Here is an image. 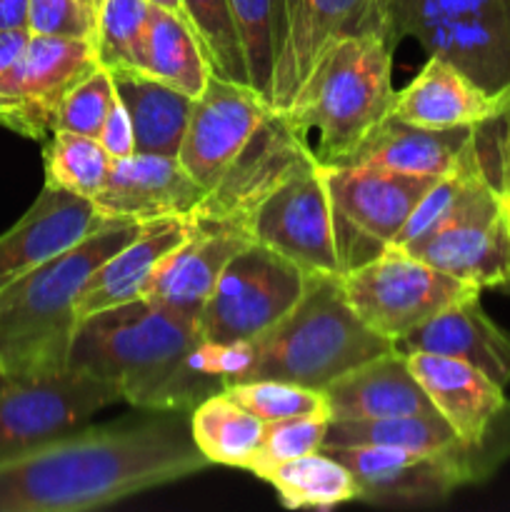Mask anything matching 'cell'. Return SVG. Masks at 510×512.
I'll list each match as a JSON object with an SVG mask.
<instances>
[{
  "mask_svg": "<svg viewBox=\"0 0 510 512\" xmlns=\"http://www.w3.org/2000/svg\"><path fill=\"white\" fill-rule=\"evenodd\" d=\"M208 465L180 413L80 428L0 460V512L100 510L193 478Z\"/></svg>",
  "mask_w": 510,
  "mask_h": 512,
  "instance_id": "6da1fadb",
  "label": "cell"
},
{
  "mask_svg": "<svg viewBox=\"0 0 510 512\" xmlns=\"http://www.w3.org/2000/svg\"><path fill=\"white\" fill-rule=\"evenodd\" d=\"M68 368L110 380L125 403L153 413H190L223 390L215 345L200 338L198 318L150 298L80 320Z\"/></svg>",
  "mask_w": 510,
  "mask_h": 512,
  "instance_id": "7a4b0ae2",
  "label": "cell"
},
{
  "mask_svg": "<svg viewBox=\"0 0 510 512\" xmlns=\"http://www.w3.org/2000/svg\"><path fill=\"white\" fill-rule=\"evenodd\" d=\"M140 230L143 223L105 225L0 288V368L13 383L68 368L90 278Z\"/></svg>",
  "mask_w": 510,
  "mask_h": 512,
  "instance_id": "3957f363",
  "label": "cell"
},
{
  "mask_svg": "<svg viewBox=\"0 0 510 512\" xmlns=\"http://www.w3.org/2000/svg\"><path fill=\"white\" fill-rule=\"evenodd\" d=\"M395 48L383 33L340 38L318 58L300 85L283 120L305 145L315 163L340 165L365 135L390 115Z\"/></svg>",
  "mask_w": 510,
  "mask_h": 512,
  "instance_id": "277c9868",
  "label": "cell"
},
{
  "mask_svg": "<svg viewBox=\"0 0 510 512\" xmlns=\"http://www.w3.org/2000/svg\"><path fill=\"white\" fill-rule=\"evenodd\" d=\"M390 348L393 343L365 328L350 308L340 275L310 273L303 295L285 318L260 338L240 340L238 368L228 385L288 380L323 390L338 375Z\"/></svg>",
  "mask_w": 510,
  "mask_h": 512,
  "instance_id": "5b68a950",
  "label": "cell"
},
{
  "mask_svg": "<svg viewBox=\"0 0 510 512\" xmlns=\"http://www.w3.org/2000/svg\"><path fill=\"white\" fill-rule=\"evenodd\" d=\"M393 48L415 40L488 90L510 85V0H378Z\"/></svg>",
  "mask_w": 510,
  "mask_h": 512,
  "instance_id": "8992f818",
  "label": "cell"
},
{
  "mask_svg": "<svg viewBox=\"0 0 510 512\" xmlns=\"http://www.w3.org/2000/svg\"><path fill=\"white\" fill-rule=\"evenodd\" d=\"M320 170L333 208L340 275L395 248L415 205L438 180L363 165H320Z\"/></svg>",
  "mask_w": 510,
  "mask_h": 512,
  "instance_id": "52a82bcc",
  "label": "cell"
},
{
  "mask_svg": "<svg viewBox=\"0 0 510 512\" xmlns=\"http://www.w3.org/2000/svg\"><path fill=\"white\" fill-rule=\"evenodd\" d=\"M338 458L358 483V500L383 508H433L455 490L480 485L495 475L478 448L408 450L385 445L320 448Z\"/></svg>",
  "mask_w": 510,
  "mask_h": 512,
  "instance_id": "ba28073f",
  "label": "cell"
},
{
  "mask_svg": "<svg viewBox=\"0 0 510 512\" xmlns=\"http://www.w3.org/2000/svg\"><path fill=\"white\" fill-rule=\"evenodd\" d=\"M340 285L365 328L390 343L405 338L448 305L483 293L398 245L340 275Z\"/></svg>",
  "mask_w": 510,
  "mask_h": 512,
  "instance_id": "9c48e42d",
  "label": "cell"
},
{
  "mask_svg": "<svg viewBox=\"0 0 510 512\" xmlns=\"http://www.w3.org/2000/svg\"><path fill=\"white\" fill-rule=\"evenodd\" d=\"M308 275L273 248L250 243L225 265L198 318L205 343L255 340L295 308Z\"/></svg>",
  "mask_w": 510,
  "mask_h": 512,
  "instance_id": "30bf717a",
  "label": "cell"
},
{
  "mask_svg": "<svg viewBox=\"0 0 510 512\" xmlns=\"http://www.w3.org/2000/svg\"><path fill=\"white\" fill-rule=\"evenodd\" d=\"M245 228L255 243L285 255L305 273L340 275L333 208L323 170L310 153L258 200Z\"/></svg>",
  "mask_w": 510,
  "mask_h": 512,
  "instance_id": "8fae6325",
  "label": "cell"
},
{
  "mask_svg": "<svg viewBox=\"0 0 510 512\" xmlns=\"http://www.w3.org/2000/svg\"><path fill=\"white\" fill-rule=\"evenodd\" d=\"M118 403H125L118 385L78 368L10 383L0 393V460L75 433Z\"/></svg>",
  "mask_w": 510,
  "mask_h": 512,
  "instance_id": "7c38bea8",
  "label": "cell"
},
{
  "mask_svg": "<svg viewBox=\"0 0 510 512\" xmlns=\"http://www.w3.org/2000/svg\"><path fill=\"white\" fill-rule=\"evenodd\" d=\"M403 250L480 290L505 288L510 280V203L485 180L453 218Z\"/></svg>",
  "mask_w": 510,
  "mask_h": 512,
  "instance_id": "4fadbf2b",
  "label": "cell"
},
{
  "mask_svg": "<svg viewBox=\"0 0 510 512\" xmlns=\"http://www.w3.org/2000/svg\"><path fill=\"white\" fill-rule=\"evenodd\" d=\"M270 113L273 108L250 85L213 73L193 100L178 160L208 193L248 148Z\"/></svg>",
  "mask_w": 510,
  "mask_h": 512,
  "instance_id": "5bb4252c",
  "label": "cell"
},
{
  "mask_svg": "<svg viewBox=\"0 0 510 512\" xmlns=\"http://www.w3.org/2000/svg\"><path fill=\"white\" fill-rule=\"evenodd\" d=\"M380 33L378 0H285L275 58L273 110L283 113L320 55L348 35Z\"/></svg>",
  "mask_w": 510,
  "mask_h": 512,
  "instance_id": "9a60e30c",
  "label": "cell"
},
{
  "mask_svg": "<svg viewBox=\"0 0 510 512\" xmlns=\"http://www.w3.org/2000/svg\"><path fill=\"white\" fill-rule=\"evenodd\" d=\"M203 198L205 188L190 178L178 158L133 153L113 160L93 205L115 223H153L165 218L188 220Z\"/></svg>",
  "mask_w": 510,
  "mask_h": 512,
  "instance_id": "2e32d148",
  "label": "cell"
},
{
  "mask_svg": "<svg viewBox=\"0 0 510 512\" xmlns=\"http://www.w3.org/2000/svg\"><path fill=\"white\" fill-rule=\"evenodd\" d=\"M113 223L98 213L93 200L43 185L23 218L0 235V288Z\"/></svg>",
  "mask_w": 510,
  "mask_h": 512,
  "instance_id": "e0dca14e",
  "label": "cell"
},
{
  "mask_svg": "<svg viewBox=\"0 0 510 512\" xmlns=\"http://www.w3.org/2000/svg\"><path fill=\"white\" fill-rule=\"evenodd\" d=\"M308 145L285 125L283 115L270 113L248 148L228 168V173L205 193L188 220H220L245 228L258 200L303 158ZM248 230V228H245Z\"/></svg>",
  "mask_w": 510,
  "mask_h": 512,
  "instance_id": "ac0fdd59",
  "label": "cell"
},
{
  "mask_svg": "<svg viewBox=\"0 0 510 512\" xmlns=\"http://www.w3.org/2000/svg\"><path fill=\"white\" fill-rule=\"evenodd\" d=\"M188 223V238L165 258L145 298L190 318H200L225 265L245 245L253 243V238L248 230L235 223H220V220H188Z\"/></svg>",
  "mask_w": 510,
  "mask_h": 512,
  "instance_id": "d6986e66",
  "label": "cell"
},
{
  "mask_svg": "<svg viewBox=\"0 0 510 512\" xmlns=\"http://www.w3.org/2000/svg\"><path fill=\"white\" fill-rule=\"evenodd\" d=\"M510 105V85L488 90L458 65L428 55L420 73L395 93L390 115L423 128H475Z\"/></svg>",
  "mask_w": 510,
  "mask_h": 512,
  "instance_id": "ffe728a7",
  "label": "cell"
},
{
  "mask_svg": "<svg viewBox=\"0 0 510 512\" xmlns=\"http://www.w3.org/2000/svg\"><path fill=\"white\" fill-rule=\"evenodd\" d=\"M393 348L403 355L433 353L465 360L500 388L510 385V333L485 313L480 293L440 310L405 338L395 340Z\"/></svg>",
  "mask_w": 510,
  "mask_h": 512,
  "instance_id": "44dd1931",
  "label": "cell"
},
{
  "mask_svg": "<svg viewBox=\"0 0 510 512\" xmlns=\"http://www.w3.org/2000/svg\"><path fill=\"white\" fill-rule=\"evenodd\" d=\"M330 420H380L435 413L423 385L408 365V355L390 348L323 388Z\"/></svg>",
  "mask_w": 510,
  "mask_h": 512,
  "instance_id": "7402d4cb",
  "label": "cell"
},
{
  "mask_svg": "<svg viewBox=\"0 0 510 512\" xmlns=\"http://www.w3.org/2000/svg\"><path fill=\"white\" fill-rule=\"evenodd\" d=\"M475 128H423L388 115L340 165L390 170L415 178H440L463 160Z\"/></svg>",
  "mask_w": 510,
  "mask_h": 512,
  "instance_id": "603a6c76",
  "label": "cell"
},
{
  "mask_svg": "<svg viewBox=\"0 0 510 512\" xmlns=\"http://www.w3.org/2000/svg\"><path fill=\"white\" fill-rule=\"evenodd\" d=\"M190 223L185 218H165L143 223V230L118 253L110 255L90 278L78 305V318L100 313L105 308L145 298L160 265L175 248L185 243Z\"/></svg>",
  "mask_w": 510,
  "mask_h": 512,
  "instance_id": "cb8c5ba5",
  "label": "cell"
},
{
  "mask_svg": "<svg viewBox=\"0 0 510 512\" xmlns=\"http://www.w3.org/2000/svg\"><path fill=\"white\" fill-rule=\"evenodd\" d=\"M108 70L113 75L115 95L133 125L135 153L178 158L195 98L140 68Z\"/></svg>",
  "mask_w": 510,
  "mask_h": 512,
  "instance_id": "d4e9b609",
  "label": "cell"
},
{
  "mask_svg": "<svg viewBox=\"0 0 510 512\" xmlns=\"http://www.w3.org/2000/svg\"><path fill=\"white\" fill-rule=\"evenodd\" d=\"M98 65L93 40L30 33L23 58L0 90L40 105L48 110L53 123V110L60 98Z\"/></svg>",
  "mask_w": 510,
  "mask_h": 512,
  "instance_id": "484cf974",
  "label": "cell"
},
{
  "mask_svg": "<svg viewBox=\"0 0 510 512\" xmlns=\"http://www.w3.org/2000/svg\"><path fill=\"white\" fill-rule=\"evenodd\" d=\"M140 70L183 90L190 98H198L213 75L208 55L188 20L158 5H150Z\"/></svg>",
  "mask_w": 510,
  "mask_h": 512,
  "instance_id": "4316f807",
  "label": "cell"
},
{
  "mask_svg": "<svg viewBox=\"0 0 510 512\" xmlns=\"http://www.w3.org/2000/svg\"><path fill=\"white\" fill-rule=\"evenodd\" d=\"M190 438L210 465L250 470L263 445L265 423L225 390L208 395L188 413Z\"/></svg>",
  "mask_w": 510,
  "mask_h": 512,
  "instance_id": "83f0119b",
  "label": "cell"
},
{
  "mask_svg": "<svg viewBox=\"0 0 510 512\" xmlns=\"http://www.w3.org/2000/svg\"><path fill=\"white\" fill-rule=\"evenodd\" d=\"M260 480L273 485L280 503L290 510H333L358 500L353 473L325 450L275 465Z\"/></svg>",
  "mask_w": 510,
  "mask_h": 512,
  "instance_id": "f1b7e54d",
  "label": "cell"
},
{
  "mask_svg": "<svg viewBox=\"0 0 510 512\" xmlns=\"http://www.w3.org/2000/svg\"><path fill=\"white\" fill-rule=\"evenodd\" d=\"M345 445H385L408 450H453L465 445L448 420L435 410L425 415H400L380 420H330L323 448Z\"/></svg>",
  "mask_w": 510,
  "mask_h": 512,
  "instance_id": "f546056e",
  "label": "cell"
},
{
  "mask_svg": "<svg viewBox=\"0 0 510 512\" xmlns=\"http://www.w3.org/2000/svg\"><path fill=\"white\" fill-rule=\"evenodd\" d=\"M228 10L243 50L250 88L273 108L275 58L283 30L285 0H228Z\"/></svg>",
  "mask_w": 510,
  "mask_h": 512,
  "instance_id": "4dcf8cb0",
  "label": "cell"
},
{
  "mask_svg": "<svg viewBox=\"0 0 510 512\" xmlns=\"http://www.w3.org/2000/svg\"><path fill=\"white\" fill-rule=\"evenodd\" d=\"M108 150L98 138L70 133V130H53L43 148L45 185H55L60 190L93 200L100 193L110 173Z\"/></svg>",
  "mask_w": 510,
  "mask_h": 512,
  "instance_id": "1f68e13d",
  "label": "cell"
},
{
  "mask_svg": "<svg viewBox=\"0 0 510 512\" xmlns=\"http://www.w3.org/2000/svg\"><path fill=\"white\" fill-rule=\"evenodd\" d=\"M148 0H103L95 20V53L103 68H140Z\"/></svg>",
  "mask_w": 510,
  "mask_h": 512,
  "instance_id": "d6a6232c",
  "label": "cell"
},
{
  "mask_svg": "<svg viewBox=\"0 0 510 512\" xmlns=\"http://www.w3.org/2000/svg\"><path fill=\"white\" fill-rule=\"evenodd\" d=\"M180 3H183L185 20L195 30L205 55H208L213 73L220 78L235 80V83L250 85L238 33L230 20L228 0H180Z\"/></svg>",
  "mask_w": 510,
  "mask_h": 512,
  "instance_id": "836d02e7",
  "label": "cell"
},
{
  "mask_svg": "<svg viewBox=\"0 0 510 512\" xmlns=\"http://www.w3.org/2000/svg\"><path fill=\"white\" fill-rule=\"evenodd\" d=\"M223 390L263 423L303 418V415H330L323 390L288 383V380H250V383L228 385Z\"/></svg>",
  "mask_w": 510,
  "mask_h": 512,
  "instance_id": "e575fe53",
  "label": "cell"
},
{
  "mask_svg": "<svg viewBox=\"0 0 510 512\" xmlns=\"http://www.w3.org/2000/svg\"><path fill=\"white\" fill-rule=\"evenodd\" d=\"M113 100V75H110L108 68L98 65L93 73L85 75L80 83H75L55 105L53 130H70V133L98 138Z\"/></svg>",
  "mask_w": 510,
  "mask_h": 512,
  "instance_id": "d590c367",
  "label": "cell"
},
{
  "mask_svg": "<svg viewBox=\"0 0 510 512\" xmlns=\"http://www.w3.org/2000/svg\"><path fill=\"white\" fill-rule=\"evenodd\" d=\"M328 425L330 415H303V418H285L265 423L263 445H260L258 458L253 460L248 473H253L255 478H263L275 465L318 453L325 443Z\"/></svg>",
  "mask_w": 510,
  "mask_h": 512,
  "instance_id": "8d00e7d4",
  "label": "cell"
},
{
  "mask_svg": "<svg viewBox=\"0 0 510 512\" xmlns=\"http://www.w3.org/2000/svg\"><path fill=\"white\" fill-rule=\"evenodd\" d=\"M473 143L485 178L510 203V105L498 118L475 125Z\"/></svg>",
  "mask_w": 510,
  "mask_h": 512,
  "instance_id": "74e56055",
  "label": "cell"
},
{
  "mask_svg": "<svg viewBox=\"0 0 510 512\" xmlns=\"http://www.w3.org/2000/svg\"><path fill=\"white\" fill-rule=\"evenodd\" d=\"M28 30L33 35L95 38V15L80 0H30Z\"/></svg>",
  "mask_w": 510,
  "mask_h": 512,
  "instance_id": "f35d334b",
  "label": "cell"
},
{
  "mask_svg": "<svg viewBox=\"0 0 510 512\" xmlns=\"http://www.w3.org/2000/svg\"><path fill=\"white\" fill-rule=\"evenodd\" d=\"M0 125L33 140H43L45 135L53 133L48 110L3 90H0Z\"/></svg>",
  "mask_w": 510,
  "mask_h": 512,
  "instance_id": "ab89813d",
  "label": "cell"
},
{
  "mask_svg": "<svg viewBox=\"0 0 510 512\" xmlns=\"http://www.w3.org/2000/svg\"><path fill=\"white\" fill-rule=\"evenodd\" d=\"M98 140L103 143V148L108 150L110 158H128L135 153V140H133V125H130L128 113H125L123 103L115 95L113 105H110L108 115H105V123L100 128Z\"/></svg>",
  "mask_w": 510,
  "mask_h": 512,
  "instance_id": "60d3db41",
  "label": "cell"
},
{
  "mask_svg": "<svg viewBox=\"0 0 510 512\" xmlns=\"http://www.w3.org/2000/svg\"><path fill=\"white\" fill-rule=\"evenodd\" d=\"M28 40L30 30H0V88L23 58Z\"/></svg>",
  "mask_w": 510,
  "mask_h": 512,
  "instance_id": "b9f144b4",
  "label": "cell"
},
{
  "mask_svg": "<svg viewBox=\"0 0 510 512\" xmlns=\"http://www.w3.org/2000/svg\"><path fill=\"white\" fill-rule=\"evenodd\" d=\"M30 0H0V30H28Z\"/></svg>",
  "mask_w": 510,
  "mask_h": 512,
  "instance_id": "7bdbcfd3",
  "label": "cell"
},
{
  "mask_svg": "<svg viewBox=\"0 0 510 512\" xmlns=\"http://www.w3.org/2000/svg\"><path fill=\"white\" fill-rule=\"evenodd\" d=\"M148 3L150 5H158V8H165V10H173V13L183 15V18H185L183 3H180V0H148Z\"/></svg>",
  "mask_w": 510,
  "mask_h": 512,
  "instance_id": "ee69618b",
  "label": "cell"
},
{
  "mask_svg": "<svg viewBox=\"0 0 510 512\" xmlns=\"http://www.w3.org/2000/svg\"><path fill=\"white\" fill-rule=\"evenodd\" d=\"M80 3H83L85 8L95 15V20H98V10H100V3H103V0H80Z\"/></svg>",
  "mask_w": 510,
  "mask_h": 512,
  "instance_id": "f6af8a7d",
  "label": "cell"
},
{
  "mask_svg": "<svg viewBox=\"0 0 510 512\" xmlns=\"http://www.w3.org/2000/svg\"><path fill=\"white\" fill-rule=\"evenodd\" d=\"M10 383H13V380H10V378H8V375H5V370H3V368H0V393H3V390H5V388H8V385H10Z\"/></svg>",
  "mask_w": 510,
  "mask_h": 512,
  "instance_id": "bcb514c9",
  "label": "cell"
},
{
  "mask_svg": "<svg viewBox=\"0 0 510 512\" xmlns=\"http://www.w3.org/2000/svg\"><path fill=\"white\" fill-rule=\"evenodd\" d=\"M505 288H508V290H510V280H508V283H505Z\"/></svg>",
  "mask_w": 510,
  "mask_h": 512,
  "instance_id": "7dc6e473",
  "label": "cell"
}]
</instances>
